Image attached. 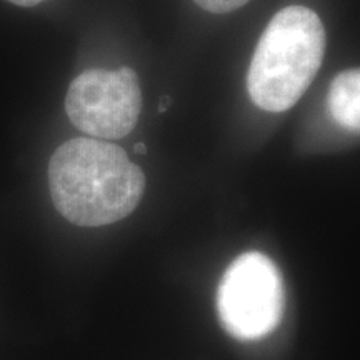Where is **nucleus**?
<instances>
[{
	"instance_id": "nucleus-1",
	"label": "nucleus",
	"mask_w": 360,
	"mask_h": 360,
	"mask_svg": "<svg viewBox=\"0 0 360 360\" xmlns=\"http://www.w3.org/2000/svg\"><path fill=\"white\" fill-rule=\"evenodd\" d=\"M49 188L56 209L69 222L102 227L137 209L146 191V175L122 147L79 137L53 152Z\"/></svg>"
},
{
	"instance_id": "nucleus-2",
	"label": "nucleus",
	"mask_w": 360,
	"mask_h": 360,
	"mask_svg": "<svg viewBox=\"0 0 360 360\" xmlns=\"http://www.w3.org/2000/svg\"><path fill=\"white\" fill-rule=\"evenodd\" d=\"M327 35L312 8L290 6L272 17L247 72V92L259 109L289 110L307 92L326 56Z\"/></svg>"
},
{
	"instance_id": "nucleus-3",
	"label": "nucleus",
	"mask_w": 360,
	"mask_h": 360,
	"mask_svg": "<svg viewBox=\"0 0 360 360\" xmlns=\"http://www.w3.org/2000/svg\"><path fill=\"white\" fill-rule=\"evenodd\" d=\"M285 309V289L277 265L260 252H245L225 270L217 294L222 327L238 340L274 332Z\"/></svg>"
},
{
	"instance_id": "nucleus-4",
	"label": "nucleus",
	"mask_w": 360,
	"mask_h": 360,
	"mask_svg": "<svg viewBox=\"0 0 360 360\" xmlns=\"http://www.w3.org/2000/svg\"><path fill=\"white\" fill-rule=\"evenodd\" d=\"M142 110L139 77L130 67L89 69L72 80L65 97L70 122L96 139H122Z\"/></svg>"
},
{
	"instance_id": "nucleus-5",
	"label": "nucleus",
	"mask_w": 360,
	"mask_h": 360,
	"mask_svg": "<svg viewBox=\"0 0 360 360\" xmlns=\"http://www.w3.org/2000/svg\"><path fill=\"white\" fill-rule=\"evenodd\" d=\"M327 109L332 119L342 127L355 130L360 127V72L347 69L332 80L327 96Z\"/></svg>"
},
{
	"instance_id": "nucleus-6",
	"label": "nucleus",
	"mask_w": 360,
	"mask_h": 360,
	"mask_svg": "<svg viewBox=\"0 0 360 360\" xmlns=\"http://www.w3.org/2000/svg\"><path fill=\"white\" fill-rule=\"evenodd\" d=\"M200 8L212 13H227L233 12L242 6H245L249 0H193Z\"/></svg>"
},
{
	"instance_id": "nucleus-7",
	"label": "nucleus",
	"mask_w": 360,
	"mask_h": 360,
	"mask_svg": "<svg viewBox=\"0 0 360 360\" xmlns=\"http://www.w3.org/2000/svg\"><path fill=\"white\" fill-rule=\"evenodd\" d=\"M8 2L15 4V6H20V7H34L37 6V4L44 2V0H8Z\"/></svg>"
},
{
	"instance_id": "nucleus-8",
	"label": "nucleus",
	"mask_w": 360,
	"mask_h": 360,
	"mask_svg": "<svg viewBox=\"0 0 360 360\" xmlns=\"http://www.w3.org/2000/svg\"><path fill=\"white\" fill-rule=\"evenodd\" d=\"M170 102H172V98H170V97H162L160 105H159V112H165V109H169Z\"/></svg>"
},
{
	"instance_id": "nucleus-9",
	"label": "nucleus",
	"mask_w": 360,
	"mask_h": 360,
	"mask_svg": "<svg viewBox=\"0 0 360 360\" xmlns=\"http://www.w3.org/2000/svg\"><path fill=\"white\" fill-rule=\"evenodd\" d=\"M134 152H135V154H147L146 143H135Z\"/></svg>"
}]
</instances>
